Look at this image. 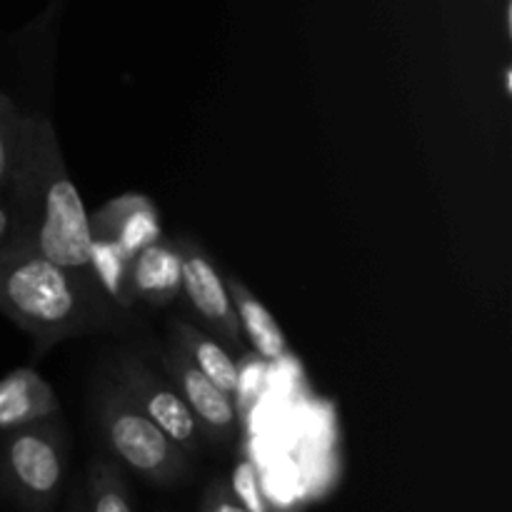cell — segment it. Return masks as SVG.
<instances>
[{"mask_svg":"<svg viewBox=\"0 0 512 512\" xmlns=\"http://www.w3.org/2000/svg\"><path fill=\"white\" fill-rule=\"evenodd\" d=\"M8 193L18 210V240L103 298L90 268V213L65 168L58 133L43 115L25 113Z\"/></svg>","mask_w":512,"mask_h":512,"instance_id":"6da1fadb","label":"cell"},{"mask_svg":"<svg viewBox=\"0 0 512 512\" xmlns=\"http://www.w3.org/2000/svg\"><path fill=\"white\" fill-rule=\"evenodd\" d=\"M0 313L18 325L35 353L110 323V303L23 240L0 248Z\"/></svg>","mask_w":512,"mask_h":512,"instance_id":"7a4b0ae2","label":"cell"},{"mask_svg":"<svg viewBox=\"0 0 512 512\" xmlns=\"http://www.w3.org/2000/svg\"><path fill=\"white\" fill-rule=\"evenodd\" d=\"M98 423L113 458L148 483L170 488L190 473L188 455L143 413L118 380L100 388Z\"/></svg>","mask_w":512,"mask_h":512,"instance_id":"3957f363","label":"cell"},{"mask_svg":"<svg viewBox=\"0 0 512 512\" xmlns=\"http://www.w3.org/2000/svg\"><path fill=\"white\" fill-rule=\"evenodd\" d=\"M0 480L28 512H50L65 483V435L53 420L3 433Z\"/></svg>","mask_w":512,"mask_h":512,"instance_id":"277c9868","label":"cell"},{"mask_svg":"<svg viewBox=\"0 0 512 512\" xmlns=\"http://www.w3.org/2000/svg\"><path fill=\"white\" fill-rule=\"evenodd\" d=\"M115 380L133 395L135 403L143 408V413L183 450L188 458L200 453L203 448V430L198 420L190 413L185 400L178 390L150 373L148 365L135 355H120L115 365Z\"/></svg>","mask_w":512,"mask_h":512,"instance_id":"5b68a950","label":"cell"},{"mask_svg":"<svg viewBox=\"0 0 512 512\" xmlns=\"http://www.w3.org/2000/svg\"><path fill=\"white\" fill-rule=\"evenodd\" d=\"M175 245L180 250V295L188 298L190 308L208 325L213 338H218L225 348L243 350L245 338L240 333L238 315H235L225 278L195 243L178 240Z\"/></svg>","mask_w":512,"mask_h":512,"instance_id":"8992f818","label":"cell"},{"mask_svg":"<svg viewBox=\"0 0 512 512\" xmlns=\"http://www.w3.org/2000/svg\"><path fill=\"white\" fill-rule=\"evenodd\" d=\"M163 368L170 383H175V390L185 400L190 413L198 420L203 438L210 443L230 440V435L235 433V425H238V408H235L233 395L220 390L208 375L200 373L173 338L163 353Z\"/></svg>","mask_w":512,"mask_h":512,"instance_id":"52a82bcc","label":"cell"},{"mask_svg":"<svg viewBox=\"0 0 512 512\" xmlns=\"http://www.w3.org/2000/svg\"><path fill=\"white\" fill-rule=\"evenodd\" d=\"M88 220L93 238L113 240L130 255L163 240L158 208L143 193H123L110 198L93 215H88Z\"/></svg>","mask_w":512,"mask_h":512,"instance_id":"ba28073f","label":"cell"},{"mask_svg":"<svg viewBox=\"0 0 512 512\" xmlns=\"http://www.w3.org/2000/svg\"><path fill=\"white\" fill-rule=\"evenodd\" d=\"M58 415V393L35 368H15L0 378V433L55 420Z\"/></svg>","mask_w":512,"mask_h":512,"instance_id":"9c48e42d","label":"cell"},{"mask_svg":"<svg viewBox=\"0 0 512 512\" xmlns=\"http://www.w3.org/2000/svg\"><path fill=\"white\" fill-rule=\"evenodd\" d=\"M130 290L135 303L165 308L180 295V250L175 243L158 240L130 260Z\"/></svg>","mask_w":512,"mask_h":512,"instance_id":"30bf717a","label":"cell"},{"mask_svg":"<svg viewBox=\"0 0 512 512\" xmlns=\"http://www.w3.org/2000/svg\"><path fill=\"white\" fill-rule=\"evenodd\" d=\"M225 283H228L230 298H233L240 333L253 345L255 353L260 358L270 360V363L288 358V340H285V333L278 320H275V315L238 278L230 275V278H225Z\"/></svg>","mask_w":512,"mask_h":512,"instance_id":"8fae6325","label":"cell"},{"mask_svg":"<svg viewBox=\"0 0 512 512\" xmlns=\"http://www.w3.org/2000/svg\"><path fill=\"white\" fill-rule=\"evenodd\" d=\"M170 333L173 340L185 350V355L190 358V363L200 370L203 375H208L220 390H225L228 395H235L240 390V370L235 365L230 350L220 343L213 335L203 333L198 325L188 323V320L175 318L170 323Z\"/></svg>","mask_w":512,"mask_h":512,"instance_id":"7c38bea8","label":"cell"},{"mask_svg":"<svg viewBox=\"0 0 512 512\" xmlns=\"http://www.w3.org/2000/svg\"><path fill=\"white\" fill-rule=\"evenodd\" d=\"M130 260L133 255L125 253L113 240L93 238V245H90L93 278L103 298L110 305H118L120 310H130L135 305L133 290H130Z\"/></svg>","mask_w":512,"mask_h":512,"instance_id":"4fadbf2b","label":"cell"},{"mask_svg":"<svg viewBox=\"0 0 512 512\" xmlns=\"http://www.w3.org/2000/svg\"><path fill=\"white\" fill-rule=\"evenodd\" d=\"M85 508L88 512H133L128 485L113 460L93 458L88 463Z\"/></svg>","mask_w":512,"mask_h":512,"instance_id":"5bb4252c","label":"cell"},{"mask_svg":"<svg viewBox=\"0 0 512 512\" xmlns=\"http://www.w3.org/2000/svg\"><path fill=\"white\" fill-rule=\"evenodd\" d=\"M23 118L25 113L15 105V100L0 93V193H5L10 185Z\"/></svg>","mask_w":512,"mask_h":512,"instance_id":"9a60e30c","label":"cell"},{"mask_svg":"<svg viewBox=\"0 0 512 512\" xmlns=\"http://www.w3.org/2000/svg\"><path fill=\"white\" fill-rule=\"evenodd\" d=\"M230 490L248 512H270L268 498L263 493V483H260L258 468H255L253 460H240L235 465L233 475H230Z\"/></svg>","mask_w":512,"mask_h":512,"instance_id":"2e32d148","label":"cell"},{"mask_svg":"<svg viewBox=\"0 0 512 512\" xmlns=\"http://www.w3.org/2000/svg\"><path fill=\"white\" fill-rule=\"evenodd\" d=\"M203 512H248V510L238 503V498L233 495L230 485H225L223 480H218V483L210 485L208 493H205Z\"/></svg>","mask_w":512,"mask_h":512,"instance_id":"e0dca14e","label":"cell"},{"mask_svg":"<svg viewBox=\"0 0 512 512\" xmlns=\"http://www.w3.org/2000/svg\"><path fill=\"white\" fill-rule=\"evenodd\" d=\"M20 238V220L10 193H0V248Z\"/></svg>","mask_w":512,"mask_h":512,"instance_id":"ac0fdd59","label":"cell"},{"mask_svg":"<svg viewBox=\"0 0 512 512\" xmlns=\"http://www.w3.org/2000/svg\"><path fill=\"white\" fill-rule=\"evenodd\" d=\"M65 5H68V0H48V5L43 8V13H40L38 18H35L25 30H28L30 35H45L50 28H55V25H58Z\"/></svg>","mask_w":512,"mask_h":512,"instance_id":"d6986e66","label":"cell"},{"mask_svg":"<svg viewBox=\"0 0 512 512\" xmlns=\"http://www.w3.org/2000/svg\"><path fill=\"white\" fill-rule=\"evenodd\" d=\"M68 512H88V508H85V493H78L75 495L73 505H70Z\"/></svg>","mask_w":512,"mask_h":512,"instance_id":"ffe728a7","label":"cell"},{"mask_svg":"<svg viewBox=\"0 0 512 512\" xmlns=\"http://www.w3.org/2000/svg\"><path fill=\"white\" fill-rule=\"evenodd\" d=\"M505 95H512V85H510V68H505Z\"/></svg>","mask_w":512,"mask_h":512,"instance_id":"44dd1931","label":"cell"}]
</instances>
